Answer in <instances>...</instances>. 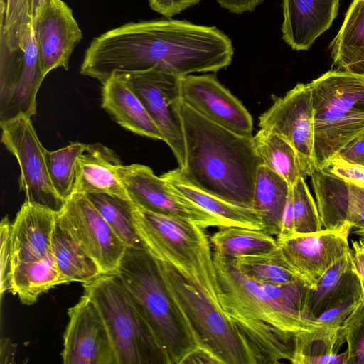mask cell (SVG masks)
Segmentation results:
<instances>
[{"instance_id":"8992f818","label":"cell","mask_w":364,"mask_h":364,"mask_svg":"<svg viewBox=\"0 0 364 364\" xmlns=\"http://www.w3.org/2000/svg\"><path fill=\"white\" fill-rule=\"evenodd\" d=\"M109 333L118 364H170L140 306L117 274L82 284Z\"/></svg>"},{"instance_id":"d6986e66","label":"cell","mask_w":364,"mask_h":364,"mask_svg":"<svg viewBox=\"0 0 364 364\" xmlns=\"http://www.w3.org/2000/svg\"><path fill=\"white\" fill-rule=\"evenodd\" d=\"M58 214L24 202L11 226V268L55 261L52 237Z\"/></svg>"},{"instance_id":"5bb4252c","label":"cell","mask_w":364,"mask_h":364,"mask_svg":"<svg viewBox=\"0 0 364 364\" xmlns=\"http://www.w3.org/2000/svg\"><path fill=\"white\" fill-rule=\"evenodd\" d=\"M44 77L53 70L69 69L72 53L82 39L73 11L63 0H30Z\"/></svg>"},{"instance_id":"ba28073f","label":"cell","mask_w":364,"mask_h":364,"mask_svg":"<svg viewBox=\"0 0 364 364\" xmlns=\"http://www.w3.org/2000/svg\"><path fill=\"white\" fill-rule=\"evenodd\" d=\"M220 289V304L230 317L262 321L290 333L309 331L315 323L278 304L261 287L240 272L231 258L214 252Z\"/></svg>"},{"instance_id":"44dd1931","label":"cell","mask_w":364,"mask_h":364,"mask_svg":"<svg viewBox=\"0 0 364 364\" xmlns=\"http://www.w3.org/2000/svg\"><path fill=\"white\" fill-rule=\"evenodd\" d=\"M122 165L113 150L100 144H87L77 159L73 193H104L129 199L118 173Z\"/></svg>"},{"instance_id":"6da1fadb","label":"cell","mask_w":364,"mask_h":364,"mask_svg":"<svg viewBox=\"0 0 364 364\" xmlns=\"http://www.w3.org/2000/svg\"><path fill=\"white\" fill-rule=\"evenodd\" d=\"M233 53L231 40L216 27L170 19L131 22L92 40L80 74L102 83L152 70L182 77L225 68Z\"/></svg>"},{"instance_id":"f6af8a7d","label":"cell","mask_w":364,"mask_h":364,"mask_svg":"<svg viewBox=\"0 0 364 364\" xmlns=\"http://www.w3.org/2000/svg\"><path fill=\"white\" fill-rule=\"evenodd\" d=\"M359 277V276H358ZM361 286V302L364 305V279L359 277Z\"/></svg>"},{"instance_id":"ffe728a7","label":"cell","mask_w":364,"mask_h":364,"mask_svg":"<svg viewBox=\"0 0 364 364\" xmlns=\"http://www.w3.org/2000/svg\"><path fill=\"white\" fill-rule=\"evenodd\" d=\"M340 0H283L282 39L295 50H308L338 15Z\"/></svg>"},{"instance_id":"f546056e","label":"cell","mask_w":364,"mask_h":364,"mask_svg":"<svg viewBox=\"0 0 364 364\" xmlns=\"http://www.w3.org/2000/svg\"><path fill=\"white\" fill-rule=\"evenodd\" d=\"M252 144L262 164L282 176L290 187L303 177L295 149L280 135L259 129L252 136Z\"/></svg>"},{"instance_id":"bcb514c9","label":"cell","mask_w":364,"mask_h":364,"mask_svg":"<svg viewBox=\"0 0 364 364\" xmlns=\"http://www.w3.org/2000/svg\"><path fill=\"white\" fill-rule=\"evenodd\" d=\"M354 233L360 237V239L364 243V230L358 229Z\"/></svg>"},{"instance_id":"83f0119b","label":"cell","mask_w":364,"mask_h":364,"mask_svg":"<svg viewBox=\"0 0 364 364\" xmlns=\"http://www.w3.org/2000/svg\"><path fill=\"white\" fill-rule=\"evenodd\" d=\"M290 186L279 175L263 164L257 169L253 196V208L259 214L262 230L278 235Z\"/></svg>"},{"instance_id":"d4e9b609","label":"cell","mask_w":364,"mask_h":364,"mask_svg":"<svg viewBox=\"0 0 364 364\" xmlns=\"http://www.w3.org/2000/svg\"><path fill=\"white\" fill-rule=\"evenodd\" d=\"M230 318L253 353L257 364L279 363L282 360L291 362L294 333L282 331L259 321Z\"/></svg>"},{"instance_id":"603a6c76","label":"cell","mask_w":364,"mask_h":364,"mask_svg":"<svg viewBox=\"0 0 364 364\" xmlns=\"http://www.w3.org/2000/svg\"><path fill=\"white\" fill-rule=\"evenodd\" d=\"M360 293V282L353 265L350 250L323 274L315 289H309L306 316L315 323L322 313Z\"/></svg>"},{"instance_id":"5b68a950","label":"cell","mask_w":364,"mask_h":364,"mask_svg":"<svg viewBox=\"0 0 364 364\" xmlns=\"http://www.w3.org/2000/svg\"><path fill=\"white\" fill-rule=\"evenodd\" d=\"M114 274L140 306L170 364H182L198 344L166 287L156 259L145 247H127Z\"/></svg>"},{"instance_id":"7c38bea8","label":"cell","mask_w":364,"mask_h":364,"mask_svg":"<svg viewBox=\"0 0 364 364\" xmlns=\"http://www.w3.org/2000/svg\"><path fill=\"white\" fill-rule=\"evenodd\" d=\"M57 220L95 262L102 274L116 272L127 247L84 194L73 193Z\"/></svg>"},{"instance_id":"7a4b0ae2","label":"cell","mask_w":364,"mask_h":364,"mask_svg":"<svg viewBox=\"0 0 364 364\" xmlns=\"http://www.w3.org/2000/svg\"><path fill=\"white\" fill-rule=\"evenodd\" d=\"M185 139L183 166L171 170L185 182L234 204L253 208L256 174L262 164L252 135L228 130L181 101Z\"/></svg>"},{"instance_id":"2e32d148","label":"cell","mask_w":364,"mask_h":364,"mask_svg":"<svg viewBox=\"0 0 364 364\" xmlns=\"http://www.w3.org/2000/svg\"><path fill=\"white\" fill-rule=\"evenodd\" d=\"M63 335L64 364H118L105 323L97 308L83 294L68 309Z\"/></svg>"},{"instance_id":"277c9868","label":"cell","mask_w":364,"mask_h":364,"mask_svg":"<svg viewBox=\"0 0 364 364\" xmlns=\"http://www.w3.org/2000/svg\"><path fill=\"white\" fill-rule=\"evenodd\" d=\"M315 168L364 137V74L337 69L310 82Z\"/></svg>"},{"instance_id":"9c48e42d","label":"cell","mask_w":364,"mask_h":364,"mask_svg":"<svg viewBox=\"0 0 364 364\" xmlns=\"http://www.w3.org/2000/svg\"><path fill=\"white\" fill-rule=\"evenodd\" d=\"M0 126L1 142L19 165L18 184L25 193V201L60 213L66 200L52 183L46 161V149L38 139L31 117L22 114L0 122Z\"/></svg>"},{"instance_id":"484cf974","label":"cell","mask_w":364,"mask_h":364,"mask_svg":"<svg viewBox=\"0 0 364 364\" xmlns=\"http://www.w3.org/2000/svg\"><path fill=\"white\" fill-rule=\"evenodd\" d=\"M345 340L343 327L317 326L295 333L294 364H346L348 352L338 353Z\"/></svg>"},{"instance_id":"836d02e7","label":"cell","mask_w":364,"mask_h":364,"mask_svg":"<svg viewBox=\"0 0 364 364\" xmlns=\"http://www.w3.org/2000/svg\"><path fill=\"white\" fill-rule=\"evenodd\" d=\"M87 144L73 142L55 151H46V161L52 183L61 198L67 200L73 194L76 162Z\"/></svg>"},{"instance_id":"d6a6232c","label":"cell","mask_w":364,"mask_h":364,"mask_svg":"<svg viewBox=\"0 0 364 364\" xmlns=\"http://www.w3.org/2000/svg\"><path fill=\"white\" fill-rule=\"evenodd\" d=\"M232 259L240 272L259 284L285 285L302 282L285 261L279 246L266 253Z\"/></svg>"},{"instance_id":"b9f144b4","label":"cell","mask_w":364,"mask_h":364,"mask_svg":"<svg viewBox=\"0 0 364 364\" xmlns=\"http://www.w3.org/2000/svg\"><path fill=\"white\" fill-rule=\"evenodd\" d=\"M223 8L230 12L242 14L246 11H253L256 6L261 4L264 0H215Z\"/></svg>"},{"instance_id":"f1b7e54d","label":"cell","mask_w":364,"mask_h":364,"mask_svg":"<svg viewBox=\"0 0 364 364\" xmlns=\"http://www.w3.org/2000/svg\"><path fill=\"white\" fill-rule=\"evenodd\" d=\"M52 247L57 269L65 284L88 283L102 274L95 262L58 220L53 232Z\"/></svg>"},{"instance_id":"9a60e30c","label":"cell","mask_w":364,"mask_h":364,"mask_svg":"<svg viewBox=\"0 0 364 364\" xmlns=\"http://www.w3.org/2000/svg\"><path fill=\"white\" fill-rule=\"evenodd\" d=\"M349 230H321L277 241L282 254L298 278L314 289L323 274L346 255Z\"/></svg>"},{"instance_id":"4316f807","label":"cell","mask_w":364,"mask_h":364,"mask_svg":"<svg viewBox=\"0 0 364 364\" xmlns=\"http://www.w3.org/2000/svg\"><path fill=\"white\" fill-rule=\"evenodd\" d=\"M330 48L333 65L338 69L362 73L364 69V0H353Z\"/></svg>"},{"instance_id":"4dcf8cb0","label":"cell","mask_w":364,"mask_h":364,"mask_svg":"<svg viewBox=\"0 0 364 364\" xmlns=\"http://www.w3.org/2000/svg\"><path fill=\"white\" fill-rule=\"evenodd\" d=\"M210 241L215 252L232 259L266 253L278 247L277 239L261 230L234 226L220 228Z\"/></svg>"},{"instance_id":"8d00e7d4","label":"cell","mask_w":364,"mask_h":364,"mask_svg":"<svg viewBox=\"0 0 364 364\" xmlns=\"http://www.w3.org/2000/svg\"><path fill=\"white\" fill-rule=\"evenodd\" d=\"M11 226L8 216L2 218L0 223L1 240V287L0 294L2 297L5 291H9L11 274Z\"/></svg>"},{"instance_id":"d590c367","label":"cell","mask_w":364,"mask_h":364,"mask_svg":"<svg viewBox=\"0 0 364 364\" xmlns=\"http://www.w3.org/2000/svg\"><path fill=\"white\" fill-rule=\"evenodd\" d=\"M342 327L348 346L346 364H364V305L361 301Z\"/></svg>"},{"instance_id":"ee69618b","label":"cell","mask_w":364,"mask_h":364,"mask_svg":"<svg viewBox=\"0 0 364 364\" xmlns=\"http://www.w3.org/2000/svg\"><path fill=\"white\" fill-rule=\"evenodd\" d=\"M353 243V262L358 275L364 279V243L360 240H354Z\"/></svg>"},{"instance_id":"ac0fdd59","label":"cell","mask_w":364,"mask_h":364,"mask_svg":"<svg viewBox=\"0 0 364 364\" xmlns=\"http://www.w3.org/2000/svg\"><path fill=\"white\" fill-rule=\"evenodd\" d=\"M310 176L323 229L364 230V187L325 168H314Z\"/></svg>"},{"instance_id":"30bf717a","label":"cell","mask_w":364,"mask_h":364,"mask_svg":"<svg viewBox=\"0 0 364 364\" xmlns=\"http://www.w3.org/2000/svg\"><path fill=\"white\" fill-rule=\"evenodd\" d=\"M139 97L170 147L179 167L186 158L185 139L180 112L181 77L163 71L149 70L119 75Z\"/></svg>"},{"instance_id":"e575fe53","label":"cell","mask_w":364,"mask_h":364,"mask_svg":"<svg viewBox=\"0 0 364 364\" xmlns=\"http://www.w3.org/2000/svg\"><path fill=\"white\" fill-rule=\"evenodd\" d=\"M294 235L318 232L322 230L319 213L303 177L291 187ZM294 236V235H293Z\"/></svg>"},{"instance_id":"1f68e13d","label":"cell","mask_w":364,"mask_h":364,"mask_svg":"<svg viewBox=\"0 0 364 364\" xmlns=\"http://www.w3.org/2000/svg\"><path fill=\"white\" fill-rule=\"evenodd\" d=\"M127 247H144L134 225L131 200L104 193L84 194Z\"/></svg>"},{"instance_id":"cb8c5ba5","label":"cell","mask_w":364,"mask_h":364,"mask_svg":"<svg viewBox=\"0 0 364 364\" xmlns=\"http://www.w3.org/2000/svg\"><path fill=\"white\" fill-rule=\"evenodd\" d=\"M161 176L176 192L219 219L224 227H242L262 230L261 217L255 209L238 205L206 193L181 180L171 170Z\"/></svg>"},{"instance_id":"4fadbf2b","label":"cell","mask_w":364,"mask_h":364,"mask_svg":"<svg viewBox=\"0 0 364 364\" xmlns=\"http://www.w3.org/2000/svg\"><path fill=\"white\" fill-rule=\"evenodd\" d=\"M118 173L129 199L137 207L187 220L203 228H224L219 219L173 190L149 166L139 164L122 165Z\"/></svg>"},{"instance_id":"7402d4cb","label":"cell","mask_w":364,"mask_h":364,"mask_svg":"<svg viewBox=\"0 0 364 364\" xmlns=\"http://www.w3.org/2000/svg\"><path fill=\"white\" fill-rule=\"evenodd\" d=\"M102 84V107L117 124L136 134L164 141L141 101L121 75H112Z\"/></svg>"},{"instance_id":"3957f363","label":"cell","mask_w":364,"mask_h":364,"mask_svg":"<svg viewBox=\"0 0 364 364\" xmlns=\"http://www.w3.org/2000/svg\"><path fill=\"white\" fill-rule=\"evenodd\" d=\"M134 220L142 243L151 255L171 265L221 308L213 253L205 228L191 221L154 213L136 205Z\"/></svg>"},{"instance_id":"ab89813d","label":"cell","mask_w":364,"mask_h":364,"mask_svg":"<svg viewBox=\"0 0 364 364\" xmlns=\"http://www.w3.org/2000/svg\"><path fill=\"white\" fill-rule=\"evenodd\" d=\"M201 0H148L152 10L170 18Z\"/></svg>"},{"instance_id":"f35d334b","label":"cell","mask_w":364,"mask_h":364,"mask_svg":"<svg viewBox=\"0 0 364 364\" xmlns=\"http://www.w3.org/2000/svg\"><path fill=\"white\" fill-rule=\"evenodd\" d=\"M325 169L343 180L364 187V166L334 158Z\"/></svg>"},{"instance_id":"52a82bcc","label":"cell","mask_w":364,"mask_h":364,"mask_svg":"<svg viewBox=\"0 0 364 364\" xmlns=\"http://www.w3.org/2000/svg\"><path fill=\"white\" fill-rule=\"evenodd\" d=\"M156 260L166 287L198 346L211 352L220 364H257L253 353L230 316L171 265Z\"/></svg>"},{"instance_id":"7bdbcfd3","label":"cell","mask_w":364,"mask_h":364,"mask_svg":"<svg viewBox=\"0 0 364 364\" xmlns=\"http://www.w3.org/2000/svg\"><path fill=\"white\" fill-rule=\"evenodd\" d=\"M213 363L220 364L216 357L208 349L198 346L183 360L182 364Z\"/></svg>"},{"instance_id":"8fae6325","label":"cell","mask_w":364,"mask_h":364,"mask_svg":"<svg viewBox=\"0 0 364 364\" xmlns=\"http://www.w3.org/2000/svg\"><path fill=\"white\" fill-rule=\"evenodd\" d=\"M260 129L276 133L295 149L304 178L315 168L314 112L310 83H299L259 118Z\"/></svg>"},{"instance_id":"e0dca14e","label":"cell","mask_w":364,"mask_h":364,"mask_svg":"<svg viewBox=\"0 0 364 364\" xmlns=\"http://www.w3.org/2000/svg\"><path fill=\"white\" fill-rule=\"evenodd\" d=\"M180 93L182 102L207 119L236 134L252 135L250 114L215 75L181 77Z\"/></svg>"},{"instance_id":"74e56055","label":"cell","mask_w":364,"mask_h":364,"mask_svg":"<svg viewBox=\"0 0 364 364\" xmlns=\"http://www.w3.org/2000/svg\"><path fill=\"white\" fill-rule=\"evenodd\" d=\"M361 301V293L341 304L322 313L315 321V326L339 328Z\"/></svg>"},{"instance_id":"60d3db41","label":"cell","mask_w":364,"mask_h":364,"mask_svg":"<svg viewBox=\"0 0 364 364\" xmlns=\"http://www.w3.org/2000/svg\"><path fill=\"white\" fill-rule=\"evenodd\" d=\"M335 158L364 166V137L343 149Z\"/></svg>"}]
</instances>
